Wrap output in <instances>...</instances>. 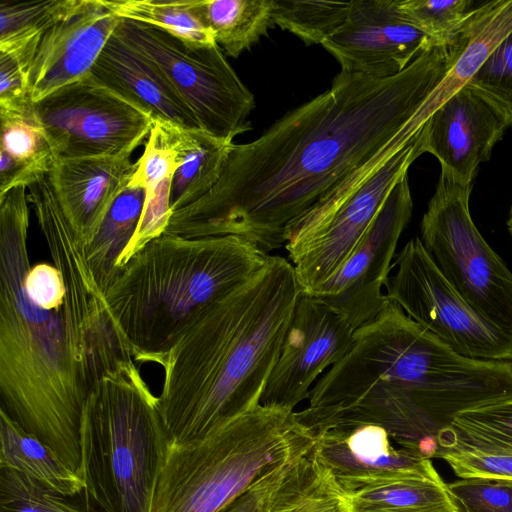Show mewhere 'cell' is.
<instances>
[{
	"instance_id": "cell-29",
	"label": "cell",
	"mask_w": 512,
	"mask_h": 512,
	"mask_svg": "<svg viewBox=\"0 0 512 512\" xmlns=\"http://www.w3.org/2000/svg\"><path fill=\"white\" fill-rule=\"evenodd\" d=\"M480 3L473 0H398L402 16L433 45L454 42L467 29Z\"/></svg>"
},
{
	"instance_id": "cell-26",
	"label": "cell",
	"mask_w": 512,
	"mask_h": 512,
	"mask_svg": "<svg viewBox=\"0 0 512 512\" xmlns=\"http://www.w3.org/2000/svg\"><path fill=\"white\" fill-rule=\"evenodd\" d=\"M197 8L215 42L234 58L274 24L271 0H197Z\"/></svg>"
},
{
	"instance_id": "cell-35",
	"label": "cell",
	"mask_w": 512,
	"mask_h": 512,
	"mask_svg": "<svg viewBox=\"0 0 512 512\" xmlns=\"http://www.w3.org/2000/svg\"><path fill=\"white\" fill-rule=\"evenodd\" d=\"M512 127V32L465 85Z\"/></svg>"
},
{
	"instance_id": "cell-8",
	"label": "cell",
	"mask_w": 512,
	"mask_h": 512,
	"mask_svg": "<svg viewBox=\"0 0 512 512\" xmlns=\"http://www.w3.org/2000/svg\"><path fill=\"white\" fill-rule=\"evenodd\" d=\"M423 153L422 129L414 133L408 124L289 224L284 245L302 292L313 293L342 266L392 189Z\"/></svg>"
},
{
	"instance_id": "cell-19",
	"label": "cell",
	"mask_w": 512,
	"mask_h": 512,
	"mask_svg": "<svg viewBox=\"0 0 512 512\" xmlns=\"http://www.w3.org/2000/svg\"><path fill=\"white\" fill-rule=\"evenodd\" d=\"M89 74L154 121L202 129L192 109L162 71L116 30Z\"/></svg>"
},
{
	"instance_id": "cell-15",
	"label": "cell",
	"mask_w": 512,
	"mask_h": 512,
	"mask_svg": "<svg viewBox=\"0 0 512 512\" xmlns=\"http://www.w3.org/2000/svg\"><path fill=\"white\" fill-rule=\"evenodd\" d=\"M354 332L343 316L301 291L260 405L294 410L318 376L347 353Z\"/></svg>"
},
{
	"instance_id": "cell-38",
	"label": "cell",
	"mask_w": 512,
	"mask_h": 512,
	"mask_svg": "<svg viewBox=\"0 0 512 512\" xmlns=\"http://www.w3.org/2000/svg\"><path fill=\"white\" fill-rule=\"evenodd\" d=\"M26 290L37 305L48 310L60 307L65 298L62 275L53 264L33 265L26 277Z\"/></svg>"
},
{
	"instance_id": "cell-27",
	"label": "cell",
	"mask_w": 512,
	"mask_h": 512,
	"mask_svg": "<svg viewBox=\"0 0 512 512\" xmlns=\"http://www.w3.org/2000/svg\"><path fill=\"white\" fill-rule=\"evenodd\" d=\"M121 19L154 26L190 44H215L197 8V0H104Z\"/></svg>"
},
{
	"instance_id": "cell-10",
	"label": "cell",
	"mask_w": 512,
	"mask_h": 512,
	"mask_svg": "<svg viewBox=\"0 0 512 512\" xmlns=\"http://www.w3.org/2000/svg\"><path fill=\"white\" fill-rule=\"evenodd\" d=\"M116 32L149 58L194 112L206 132L225 140L251 130L255 107L220 46L187 43L163 29L121 19Z\"/></svg>"
},
{
	"instance_id": "cell-30",
	"label": "cell",
	"mask_w": 512,
	"mask_h": 512,
	"mask_svg": "<svg viewBox=\"0 0 512 512\" xmlns=\"http://www.w3.org/2000/svg\"><path fill=\"white\" fill-rule=\"evenodd\" d=\"M438 440L512 451V399L460 413Z\"/></svg>"
},
{
	"instance_id": "cell-37",
	"label": "cell",
	"mask_w": 512,
	"mask_h": 512,
	"mask_svg": "<svg viewBox=\"0 0 512 512\" xmlns=\"http://www.w3.org/2000/svg\"><path fill=\"white\" fill-rule=\"evenodd\" d=\"M31 104L22 64L15 55L0 52V110L19 111Z\"/></svg>"
},
{
	"instance_id": "cell-14",
	"label": "cell",
	"mask_w": 512,
	"mask_h": 512,
	"mask_svg": "<svg viewBox=\"0 0 512 512\" xmlns=\"http://www.w3.org/2000/svg\"><path fill=\"white\" fill-rule=\"evenodd\" d=\"M120 20L104 0H62L37 39L11 53L24 68L31 101L87 76Z\"/></svg>"
},
{
	"instance_id": "cell-36",
	"label": "cell",
	"mask_w": 512,
	"mask_h": 512,
	"mask_svg": "<svg viewBox=\"0 0 512 512\" xmlns=\"http://www.w3.org/2000/svg\"><path fill=\"white\" fill-rule=\"evenodd\" d=\"M447 488L459 512H512V482L468 478Z\"/></svg>"
},
{
	"instance_id": "cell-32",
	"label": "cell",
	"mask_w": 512,
	"mask_h": 512,
	"mask_svg": "<svg viewBox=\"0 0 512 512\" xmlns=\"http://www.w3.org/2000/svg\"><path fill=\"white\" fill-rule=\"evenodd\" d=\"M75 499L53 492L23 474L0 469V512H101L80 497Z\"/></svg>"
},
{
	"instance_id": "cell-2",
	"label": "cell",
	"mask_w": 512,
	"mask_h": 512,
	"mask_svg": "<svg viewBox=\"0 0 512 512\" xmlns=\"http://www.w3.org/2000/svg\"><path fill=\"white\" fill-rule=\"evenodd\" d=\"M296 417L312 435L372 424L429 459L457 415L512 399V362L464 357L387 299Z\"/></svg>"
},
{
	"instance_id": "cell-20",
	"label": "cell",
	"mask_w": 512,
	"mask_h": 512,
	"mask_svg": "<svg viewBox=\"0 0 512 512\" xmlns=\"http://www.w3.org/2000/svg\"><path fill=\"white\" fill-rule=\"evenodd\" d=\"M136 170L131 155L55 160L48 175L84 243Z\"/></svg>"
},
{
	"instance_id": "cell-17",
	"label": "cell",
	"mask_w": 512,
	"mask_h": 512,
	"mask_svg": "<svg viewBox=\"0 0 512 512\" xmlns=\"http://www.w3.org/2000/svg\"><path fill=\"white\" fill-rule=\"evenodd\" d=\"M313 437L316 460L343 493L397 479L444 482L431 459L399 447L380 426L333 428Z\"/></svg>"
},
{
	"instance_id": "cell-34",
	"label": "cell",
	"mask_w": 512,
	"mask_h": 512,
	"mask_svg": "<svg viewBox=\"0 0 512 512\" xmlns=\"http://www.w3.org/2000/svg\"><path fill=\"white\" fill-rule=\"evenodd\" d=\"M62 0L0 2V52L18 53L34 42Z\"/></svg>"
},
{
	"instance_id": "cell-22",
	"label": "cell",
	"mask_w": 512,
	"mask_h": 512,
	"mask_svg": "<svg viewBox=\"0 0 512 512\" xmlns=\"http://www.w3.org/2000/svg\"><path fill=\"white\" fill-rule=\"evenodd\" d=\"M0 469L23 474L58 494L77 497L85 489L82 476L66 465L35 435L0 408Z\"/></svg>"
},
{
	"instance_id": "cell-13",
	"label": "cell",
	"mask_w": 512,
	"mask_h": 512,
	"mask_svg": "<svg viewBox=\"0 0 512 512\" xmlns=\"http://www.w3.org/2000/svg\"><path fill=\"white\" fill-rule=\"evenodd\" d=\"M413 210L408 174L392 189L372 224L342 266L316 291L356 330L377 316L398 240Z\"/></svg>"
},
{
	"instance_id": "cell-9",
	"label": "cell",
	"mask_w": 512,
	"mask_h": 512,
	"mask_svg": "<svg viewBox=\"0 0 512 512\" xmlns=\"http://www.w3.org/2000/svg\"><path fill=\"white\" fill-rule=\"evenodd\" d=\"M472 184L441 171L419 237L440 272L485 318L512 335V272L475 226Z\"/></svg>"
},
{
	"instance_id": "cell-21",
	"label": "cell",
	"mask_w": 512,
	"mask_h": 512,
	"mask_svg": "<svg viewBox=\"0 0 512 512\" xmlns=\"http://www.w3.org/2000/svg\"><path fill=\"white\" fill-rule=\"evenodd\" d=\"M157 122L179 163L171 183L170 207L173 213L196 202L216 185L234 143L203 129Z\"/></svg>"
},
{
	"instance_id": "cell-1",
	"label": "cell",
	"mask_w": 512,
	"mask_h": 512,
	"mask_svg": "<svg viewBox=\"0 0 512 512\" xmlns=\"http://www.w3.org/2000/svg\"><path fill=\"white\" fill-rule=\"evenodd\" d=\"M466 44L433 46L388 78L340 71L260 137L234 144L216 185L174 211L165 233L238 236L267 254L281 247L291 222L410 123Z\"/></svg>"
},
{
	"instance_id": "cell-3",
	"label": "cell",
	"mask_w": 512,
	"mask_h": 512,
	"mask_svg": "<svg viewBox=\"0 0 512 512\" xmlns=\"http://www.w3.org/2000/svg\"><path fill=\"white\" fill-rule=\"evenodd\" d=\"M26 189L0 196L1 407L80 473L81 416L94 384L92 320L86 299L71 289L53 310L29 296Z\"/></svg>"
},
{
	"instance_id": "cell-24",
	"label": "cell",
	"mask_w": 512,
	"mask_h": 512,
	"mask_svg": "<svg viewBox=\"0 0 512 512\" xmlns=\"http://www.w3.org/2000/svg\"><path fill=\"white\" fill-rule=\"evenodd\" d=\"M351 512H459L445 482L397 479L344 493Z\"/></svg>"
},
{
	"instance_id": "cell-18",
	"label": "cell",
	"mask_w": 512,
	"mask_h": 512,
	"mask_svg": "<svg viewBox=\"0 0 512 512\" xmlns=\"http://www.w3.org/2000/svg\"><path fill=\"white\" fill-rule=\"evenodd\" d=\"M507 127L486 102L464 86L424 124L423 152L438 159L441 171L463 185H470L479 165L490 159Z\"/></svg>"
},
{
	"instance_id": "cell-7",
	"label": "cell",
	"mask_w": 512,
	"mask_h": 512,
	"mask_svg": "<svg viewBox=\"0 0 512 512\" xmlns=\"http://www.w3.org/2000/svg\"><path fill=\"white\" fill-rule=\"evenodd\" d=\"M168 435L158 397L128 359L102 375L80 423L79 496L101 512H148Z\"/></svg>"
},
{
	"instance_id": "cell-31",
	"label": "cell",
	"mask_w": 512,
	"mask_h": 512,
	"mask_svg": "<svg viewBox=\"0 0 512 512\" xmlns=\"http://www.w3.org/2000/svg\"><path fill=\"white\" fill-rule=\"evenodd\" d=\"M32 104L19 111H1V151L20 164L48 174L54 158Z\"/></svg>"
},
{
	"instance_id": "cell-12",
	"label": "cell",
	"mask_w": 512,
	"mask_h": 512,
	"mask_svg": "<svg viewBox=\"0 0 512 512\" xmlns=\"http://www.w3.org/2000/svg\"><path fill=\"white\" fill-rule=\"evenodd\" d=\"M54 161L132 155L154 120L90 74L33 102Z\"/></svg>"
},
{
	"instance_id": "cell-28",
	"label": "cell",
	"mask_w": 512,
	"mask_h": 512,
	"mask_svg": "<svg viewBox=\"0 0 512 512\" xmlns=\"http://www.w3.org/2000/svg\"><path fill=\"white\" fill-rule=\"evenodd\" d=\"M272 20L306 45L322 44L345 21L350 1L271 0Z\"/></svg>"
},
{
	"instance_id": "cell-33",
	"label": "cell",
	"mask_w": 512,
	"mask_h": 512,
	"mask_svg": "<svg viewBox=\"0 0 512 512\" xmlns=\"http://www.w3.org/2000/svg\"><path fill=\"white\" fill-rule=\"evenodd\" d=\"M435 458L444 460L460 479L512 482V451L438 440Z\"/></svg>"
},
{
	"instance_id": "cell-23",
	"label": "cell",
	"mask_w": 512,
	"mask_h": 512,
	"mask_svg": "<svg viewBox=\"0 0 512 512\" xmlns=\"http://www.w3.org/2000/svg\"><path fill=\"white\" fill-rule=\"evenodd\" d=\"M146 200V189L128 183L113 201L93 238L85 244L88 264L105 294L126 265Z\"/></svg>"
},
{
	"instance_id": "cell-16",
	"label": "cell",
	"mask_w": 512,
	"mask_h": 512,
	"mask_svg": "<svg viewBox=\"0 0 512 512\" xmlns=\"http://www.w3.org/2000/svg\"><path fill=\"white\" fill-rule=\"evenodd\" d=\"M341 71L388 78L435 46L402 16L398 0H351L343 24L321 44Z\"/></svg>"
},
{
	"instance_id": "cell-4",
	"label": "cell",
	"mask_w": 512,
	"mask_h": 512,
	"mask_svg": "<svg viewBox=\"0 0 512 512\" xmlns=\"http://www.w3.org/2000/svg\"><path fill=\"white\" fill-rule=\"evenodd\" d=\"M300 292L290 261L270 255L182 334L160 363L159 410L170 441L199 439L260 405Z\"/></svg>"
},
{
	"instance_id": "cell-6",
	"label": "cell",
	"mask_w": 512,
	"mask_h": 512,
	"mask_svg": "<svg viewBox=\"0 0 512 512\" xmlns=\"http://www.w3.org/2000/svg\"><path fill=\"white\" fill-rule=\"evenodd\" d=\"M313 443L294 410L264 405L220 423L199 439L168 440L148 512H220Z\"/></svg>"
},
{
	"instance_id": "cell-25",
	"label": "cell",
	"mask_w": 512,
	"mask_h": 512,
	"mask_svg": "<svg viewBox=\"0 0 512 512\" xmlns=\"http://www.w3.org/2000/svg\"><path fill=\"white\" fill-rule=\"evenodd\" d=\"M269 512H351L344 493L316 460L312 447L289 466Z\"/></svg>"
},
{
	"instance_id": "cell-5",
	"label": "cell",
	"mask_w": 512,
	"mask_h": 512,
	"mask_svg": "<svg viewBox=\"0 0 512 512\" xmlns=\"http://www.w3.org/2000/svg\"><path fill=\"white\" fill-rule=\"evenodd\" d=\"M269 256L233 235L164 233L146 244L104 294L133 359L160 365L182 334L258 272Z\"/></svg>"
},
{
	"instance_id": "cell-11",
	"label": "cell",
	"mask_w": 512,
	"mask_h": 512,
	"mask_svg": "<svg viewBox=\"0 0 512 512\" xmlns=\"http://www.w3.org/2000/svg\"><path fill=\"white\" fill-rule=\"evenodd\" d=\"M388 280L387 299L456 353L512 362V335L474 309L440 272L419 237L409 240Z\"/></svg>"
},
{
	"instance_id": "cell-39",
	"label": "cell",
	"mask_w": 512,
	"mask_h": 512,
	"mask_svg": "<svg viewBox=\"0 0 512 512\" xmlns=\"http://www.w3.org/2000/svg\"><path fill=\"white\" fill-rule=\"evenodd\" d=\"M294 460L257 480L220 512H269L277 489Z\"/></svg>"
}]
</instances>
